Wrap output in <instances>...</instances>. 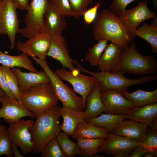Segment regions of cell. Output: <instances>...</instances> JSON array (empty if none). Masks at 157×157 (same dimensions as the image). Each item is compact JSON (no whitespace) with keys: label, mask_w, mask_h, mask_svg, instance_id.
Here are the masks:
<instances>
[{"label":"cell","mask_w":157,"mask_h":157,"mask_svg":"<svg viewBox=\"0 0 157 157\" xmlns=\"http://www.w3.org/2000/svg\"><path fill=\"white\" fill-rule=\"evenodd\" d=\"M148 127L146 124L131 119H125L110 132L141 142L144 138Z\"/></svg>","instance_id":"19"},{"label":"cell","mask_w":157,"mask_h":157,"mask_svg":"<svg viewBox=\"0 0 157 157\" xmlns=\"http://www.w3.org/2000/svg\"><path fill=\"white\" fill-rule=\"evenodd\" d=\"M140 144V142L137 140L110 132L103 144L99 148V153L113 155L133 149Z\"/></svg>","instance_id":"16"},{"label":"cell","mask_w":157,"mask_h":157,"mask_svg":"<svg viewBox=\"0 0 157 157\" xmlns=\"http://www.w3.org/2000/svg\"><path fill=\"white\" fill-rule=\"evenodd\" d=\"M67 26L65 16L48 1L44 16L43 33L51 36L61 35Z\"/></svg>","instance_id":"17"},{"label":"cell","mask_w":157,"mask_h":157,"mask_svg":"<svg viewBox=\"0 0 157 157\" xmlns=\"http://www.w3.org/2000/svg\"><path fill=\"white\" fill-rule=\"evenodd\" d=\"M60 117L63 118L61 125V130L71 136L77 126L81 122L85 121L86 117L84 111H77L72 108L63 106L60 107Z\"/></svg>","instance_id":"20"},{"label":"cell","mask_w":157,"mask_h":157,"mask_svg":"<svg viewBox=\"0 0 157 157\" xmlns=\"http://www.w3.org/2000/svg\"><path fill=\"white\" fill-rule=\"evenodd\" d=\"M31 57L49 76L52 86L63 106L70 107L78 111H84L85 105L82 98L77 95L73 89L63 82L48 65L46 60H41L33 56Z\"/></svg>","instance_id":"6"},{"label":"cell","mask_w":157,"mask_h":157,"mask_svg":"<svg viewBox=\"0 0 157 157\" xmlns=\"http://www.w3.org/2000/svg\"><path fill=\"white\" fill-rule=\"evenodd\" d=\"M121 94L131 101L135 107H141L157 102V88L150 92L139 89L131 92H125Z\"/></svg>","instance_id":"25"},{"label":"cell","mask_w":157,"mask_h":157,"mask_svg":"<svg viewBox=\"0 0 157 157\" xmlns=\"http://www.w3.org/2000/svg\"><path fill=\"white\" fill-rule=\"evenodd\" d=\"M144 156V157H156L157 156V150L147 151L145 153Z\"/></svg>","instance_id":"45"},{"label":"cell","mask_w":157,"mask_h":157,"mask_svg":"<svg viewBox=\"0 0 157 157\" xmlns=\"http://www.w3.org/2000/svg\"><path fill=\"white\" fill-rule=\"evenodd\" d=\"M48 0H31L24 20L25 27L19 33L29 38L43 33L44 13Z\"/></svg>","instance_id":"7"},{"label":"cell","mask_w":157,"mask_h":157,"mask_svg":"<svg viewBox=\"0 0 157 157\" xmlns=\"http://www.w3.org/2000/svg\"><path fill=\"white\" fill-rule=\"evenodd\" d=\"M148 151L145 148L139 145L133 149L129 157H142Z\"/></svg>","instance_id":"41"},{"label":"cell","mask_w":157,"mask_h":157,"mask_svg":"<svg viewBox=\"0 0 157 157\" xmlns=\"http://www.w3.org/2000/svg\"><path fill=\"white\" fill-rule=\"evenodd\" d=\"M110 132L108 129L99 127L83 121L77 126L71 136L77 140L96 138L106 139Z\"/></svg>","instance_id":"23"},{"label":"cell","mask_w":157,"mask_h":157,"mask_svg":"<svg viewBox=\"0 0 157 157\" xmlns=\"http://www.w3.org/2000/svg\"><path fill=\"white\" fill-rule=\"evenodd\" d=\"M0 88L7 95L13 98L14 96L10 90L7 84L6 77L1 69V66L0 65Z\"/></svg>","instance_id":"40"},{"label":"cell","mask_w":157,"mask_h":157,"mask_svg":"<svg viewBox=\"0 0 157 157\" xmlns=\"http://www.w3.org/2000/svg\"><path fill=\"white\" fill-rule=\"evenodd\" d=\"M47 56H50L60 63L63 67L72 70L74 60L70 57L67 41L61 35L51 36L50 47Z\"/></svg>","instance_id":"15"},{"label":"cell","mask_w":157,"mask_h":157,"mask_svg":"<svg viewBox=\"0 0 157 157\" xmlns=\"http://www.w3.org/2000/svg\"><path fill=\"white\" fill-rule=\"evenodd\" d=\"M21 101L35 115L50 110L57 105L59 100L49 83L37 85L22 92Z\"/></svg>","instance_id":"5"},{"label":"cell","mask_w":157,"mask_h":157,"mask_svg":"<svg viewBox=\"0 0 157 157\" xmlns=\"http://www.w3.org/2000/svg\"><path fill=\"white\" fill-rule=\"evenodd\" d=\"M122 50L115 43L108 44L98 62V70L110 72L119 63Z\"/></svg>","instance_id":"22"},{"label":"cell","mask_w":157,"mask_h":157,"mask_svg":"<svg viewBox=\"0 0 157 157\" xmlns=\"http://www.w3.org/2000/svg\"><path fill=\"white\" fill-rule=\"evenodd\" d=\"M48 1L65 17H74L68 0H48Z\"/></svg>","instance_id":"37"},{"label":"cell","mask_w":157,"mask_h":157,"mask_svg":"<svg viewBox=\"0 0 157 157\" xmlns=\"http://www.w3.org/2000/svg\"><path fill=\"white\" fill-rule=\"evenodd\" d=\"M74 14L76 19L83 15L88 9V6L93 2V0H68Z\"/></svg>","instance_id":"36"},{"label":"cell","mask_w":157,"mask_h":157,"mask_svg":"<svg viewBox=\"0 0 157 157\" xmlns=\"http://www.w3.org/2000/svg\"><path fill=\"white\" fill-rule=\"evenodd\" d=\"M2 0H0V2H1Z\"/></svg>","instance_id":"49"},{"label":"cell","mask_w":157,"mask_h":157,"mask_svg":"<svg viewBox=\"0 0 157 157\" xmlns=\"http://www.w3.org/2000/svg\"><path fill=\"white\" fill-rule=\"evenodd\" d=\"M55 72L62 81H67L72 85L75 92L82 98L85 106L87 97L98 83L97 79L92 76L81 74L77 68L68 71L63 67L57 69Z\"/></svg>","instance_id":"9"},{"label":"cell","mask_w":157,"mask_h":157,"mask_svg":"<svg viewBox=\"0 0 157 157\" xmlns=\"http://www.w3.org/2000/svg\"><path fill=\"white\" fill-rule=\"evenodd\" d=\"M17 8L13 0H2L0 2V35H8L10 49L14 48L16 35L20 30Z\"/></svg>","instance_id":"8"},{"label":"cell","mask_w":157,"mask_h":157,"mask_svg":"<svg viewBox=\"0 0 157 157\" xmlns=\"http://www.w3.org/2000/svg\"><path fill=\"white\" fill-rule=\"evenodd\" d=\"M84 111L86 117L85 120L97 117L103 112L108 113L102 100L98 83L87 97Z\"/></svg>","instance_id":"21"},{"label":"cell","mask_w":157,"mask_h":157,"mask_svg":"<svg viewBox=\"0 0 157 157\" xmlns=\"http://www.w3.org/2000/svg\"><path fill=\"white\" fill-rule=\"evenodd\" d=\"M59 110L56 105L46 112L35 115V121L29 129L34 154H40L48 142L61 132Z\"/></svg>","instance_id":"2"},{"label":"cell","mask_w":157,"mask_h":157,"mask_svg":"<svg viewBox=\"0 0 157 157\" xmlns=\"http://www.w3.org/2000/svg\"><path fill=\"white\" fill-rule=\"evenodd\" d=\"M133 149L129 150L123 151L119 153L113 154L112 157H129L131 152Z\"/></svg>","instance_id":"44"},{"label":"cell","mask_w":157,"mask_h":157,"mask_svg":"<svg viewBox=\"0 0 157 157\" xmlns=\"http://www.w3.org/2000/svg\"><path fill=\"white\" fill-rule=\"evenodd\" d=\"M148 126L153 128L157 129V119L154 121Z\"/></svg>","instance_id":"46"},{"label":"cell","mask_w":157,"mask_h":157,"mask_svg":"<svg viewBox=\"0 0 157 157\" xmlns=\"http://www.w3.org/2000/svg\"><path fill=\"white\" fill-rule=\"evenodd\" d=\"M56 138L65 157H74L78 155L79 148L77 143L71 140L67 134L60 132Z\"/></svg>","instance_id":"30"},{"label":"cell","mask_w":157,"mask_h":157,"mask_svg":"<svg viewBox=\"0 0 157 157\" xmlns=\"http://www.w3.org/2000/svg\"><path fill=\"white\" fill-rule=\"evenodd\" d=\"M29 0H28V1H29Z\"/></svg>","instance_id":"50"},{"label":"cell","mask_w":157,"mask_h":157,"mask_svg":"<svg viewBox=\"0 0 157 157\" xmlns=\"http://www.w3.org/2000/svg\"><path fill=\"white\" fill-rule=\"evenodd\" d=\"M151 22V25L144 23L134 32L135 36H138L147 41L150 44L152 52L157 53V17L155 16Z\"/></svg>","instance_id":"27"},{"label":"cell","mask_w":157,"mask_h":157,"mask_svg":"<svg viewBox=\"0 0 157 157\" xmlns=\"http://www.w3.org/2000/svg\"><path fill=\"white\" fill-rule=\"evenodd\" d=\"M105 139L103 138L85 139L77 140L79 150L78 155L86 157H100L99 148Z\"/></svg>","instance_id":"29"},{"label":"cell","mask_w":157,"mask_h":157,"mask_svg":"<svg viewBox=\"0 0 157 157\" xmlns=\"http://www.w3.org/2000/svg\"><path fill=\"white\" fill-rule=\"evenodd\" d=\"M11 68L17 77L21 92L28 90L37 85L50 83L49 76L43 69L36 72H22L19 67Z\"/></svg>","instance_id":"18"},{"label":"cell","mask_w":157,"mask_h":157,"mask_svg":"<svg viewBox=\"0 0 157 157\" xmlns=\"http://www.w3.org/2000/svg\"><path fill=\"white\" fill-rule=\"evenodd\" d=\"M51 39V35L42 33L35 35L25 42H18L16 48L18 50L31 56H35L40 59L45 60L50 47Z\"/></svg>","instance_id":"13"},{"label":"cell","mask_w":157,"mask_h":157,"mask_svg":"<svg viewBox=\"0 0 157 157\" xmlns=\"http://www.w3.org/2000/svg\"><path fill=\"white\" fill-rule=\"evenodd\" d=\"M152 3L154 8V10L156 11L157 8V0H152Z\"/></svg>","instance_id":"47"},{"label":"cell","mask_w":157,"mask_h":157,"mask_svg":"<svg viewBox=\"0 0 157 157\" xmlns=\"http://www.w3.org/2000/svg\"><path fill=\"white\" fill-rule=\"evenodd\" d=\"M126 114L115 115L102 113L99 116L85 121L97 126L109 129L110 132L123 120L126 119Z\"/></svg>","instance_id":"28"},{"label":"cell","mask_w":157,"mask_h":157,"mask_svg":"<svg viewBox=\"0 0 157 157\" xmlns=\"http://www.w3.org/2000/svg\"><path fill=\"white\" fill-rule=\"evenodd\" d=\"M34 122L31 119H21L10 124L7 129L8 136L11 142L19 147L23 154L33 152L31 136L29 129Z\"/></svg>","instance_id":"10"},{"label":"cell","mask_w":157,"mask_h":157,"mask_svg":"<svg viewBox=\"0 0 157 157\" xmlns=\"http://www.w3.org/2000/svg\"><path fill=\"white\" fill-rule=\"evenodd\" d=\"M140 145L148 150H157V129L148 126L143 141L140 142Z\"/></svg>","instance_id":"33"},{"label":"cell","mask_w":157,"mask_h":157,"mask_svg":"<svg viewBox=\"0 0 157 157\" xmlns=\"http://www.w3.org/2000/svg\"><path fill=\"white\" fill-rule=\"evenodd\" d=\"M1 69L5 75L9 88L15 99L21 101L22 92L20 91L17 77L8 67L2 65Z\"/></svg>","instance_id":"32"},{"label":"cell","mask_w":157,"mask_h":157,"mask_svg":"<svg viewBox=\"0 0 157 157\" xmlns=\"http://www.w3.org/2000/svg\"><path fill=\"white\" fill-rule=\"evenodd\" d=\"M10 143L7 134V129L4 125H0V156L6 155L8 157H13Z\"/></svg>","instance_id":"35"},{"label":"cell","mask_w":157,"mask_h":157,"mask_svg":"<svg viewBox=\"0 0 157 157\" xmlns=\"http://www.w3.org/2000/svg\"><path fill=\"white\" fill-rule=\"evenodd\" d=\"M101 4V1L99 0L94 6L88 9L84 12L83 16L84 20L86 24L90 25L94 21L97 14V10Z\"/></svg>","instance_id":"39"},{"label":"cell","mask_w":157,"mask_h":157,"mask_svg":"<svg viewBox=\"0 0 157 157\" xmlns=\"http://www.w3.org/2000/svg\"><path fill=\"white\" fill-rule=\"evenodd\" d=\"M89 48L85 54V60L91 66H97L99 59L106 47L108 41L101 39Z\"/></svg>","instance_id":"31"},{"label":"cell","mask_w":157,"mask_h":157,"mask_svg":"<svg viewBox=\"0 0 157 157\" xmlns=\"http://www.w3.org/2000/svg\"><path fill=\"white\" fill-rule=\"evenodd\" d=\"M136 46L133 41L122 51L119 63L110 72L141 75L157 72L156 60L153 56L140 54L136 49Z\"/></svg>","instance_id":"3"},{"label":"cell","mask_w":157,"mask_h":157,"mask_svg":"<svg viewBox=\"0 0 157 157\" xmlns=\"http://www.w3.org/2000/svg\"><path fill=\"white\" fill-rule=\"evenodd\" d=\"M41 153L42 157H65L56 138L48 142Z\"/></svg>","instance_id":"34"},{"label":"cell","mask_w":157,"mask_h":157,"mask_svg":"<svg viewBox=\"0 0 157 157\" xmlns=\"http://www.w3.org/2000/svg\"><path fill=\"white\" fill-rule=\"evenodd\" d=\"M136 0H112L109 6L110 10L114 13L122 16L127 6Z\"/></svg>","instance_id":"38"},{"label":"cell","mask_w":157,"mask_h":157,"mask_svg":"<svg viewBox=\"0 0 157 157\" xmlns=\"http://www.w3.org/2000/svg\"><path fill=\"white\" fill-rule=\"evenodd\" d=\"M74 62L80 72L89 74L97 79L101 90L110 89L121 93L126 92L128 88L130 86L156 81L157 79V75H156L130 79L126 78L123 74L119 72L102 71L95 72L83 67L75 60Z\"/></svg>","instance_id":"4"},{"label":"cell","mask_w":157,"mask_h":157,"mask_svg":"<svg viewBox=\"0 0 157 157\" xmlns=\"http://www.w3.org/2000/svg\"><path fill=\"white\" fill-rule=\"evenodd\" d=\"M17 8L22 10H26L28 9L29 3L28 0H13Z\"/></svg>","instance_id":"42"},{"label":"cell","mask_w":157,"mask_h":157,"mask_svg":"<svg viewBox=\"0 0 157 157\" xmlns=\"http://www.w3.org/2000/svg\"><path fill=\"white\" fill-rule=\"evenodd\" d=\"M147 2V0H142L134 7L126 9L123 15L119 17L126 30L134 36V31L142 22L156 15V11L148 8Z\"/></svg>","instance_id":"11"},{"label":"cell","mask_w":157,"mask_h":157,"mask_svg":"<svg viewBox=\"0 0 157 157\" xmlns=\"http://www.w3.org/2000/svg\"><path fill=\"white\" fill-rule=\"evenodd\" d=\"M10 147L13 154L15 157H23L18 149V146L15 144L11 142Z\"/></svg>","instance_id":"43"},{"label":"cell","mask_w":157,"mask_h":157,"mask_svg":"<svg viewBox=\"0 0 157 157\" xmlns=\"http://www.w3.org/2000/svg\"><path fill=\"white\" fill-rule=\"evenodd\" d=\"M0 64L11 68L20 67L31 72L38 71L28 58V55L23 52L18 56H14L5 54L0 50Z\"/></svg>","instance_id":"26"},{"label":"cell","mask_w":157,"mask_h":157,"mask_svg":"<svg viewBox=\"0 0 157 157\" xmlns=\"http://www.w3.org/2000/svg\"><path fill=\"white\" fill-rule=\"evenodd\" d=\"M102 101L108 113L115 115L127 114L135 107L132 102L120 92L107 89L101 90Z\"/></svg>","instance_id":"14"},{"label":"cell","mask_w":157,"mask_h":157,"mask_svg":"<svg viewBox=\"0 0 157 157\" xmlns=\"http://www.w3.org/2000/svg\"><path fill=\"white\" fill-rule=\"evenodd\" d=\"M4 94L3 92L0 88V102H1L2 97Z\"/></svg>","instance_id":"48"},{"label":"cell","mask_w":157,"mask_h":157,"mask_svg":"<svg viewBox=\"0 0 157 157\" xmlns=\"http://www.w3.org/2000/svg\"><path fill=\"white\" fill-rule=\"evenodd\" d=\"M1 102L2 107L0 109V118H3L9 125L20 120L24 117H28L33 119L35 117V114L28 109L21 101L12 98L5 93Z\"/></svg>","instance_id":"12"},{"label":"cell","mask_w":157,"mask_h":157,"mask_svg":"<svg viewBox=\"0 0 157 157\" xmlns=\"http://www.w3.org/2000/svg\"><path fill=\"white\" fill-rule=\"evenodd\" d=\"M94 39H104L116 44L122 51L133 41L135 36L126 30L119 16L111 10H101L92 23Z\"/></svg>","instance_id":"1"},{"label":"cell","mask_w":157,"mask_h":157,"mask_svg":"<svg viewBox=\"0 0 157 157\" xmlns=\"http://www.w3.org/2000/svg\"><path fill=\"white\" fill-rule=\"evenodd\" d=\"M157 118V102L134 107L126 114V119H131L147 124L148 126Z\"/></svg>","instance_id":"24"}]
</instances>
